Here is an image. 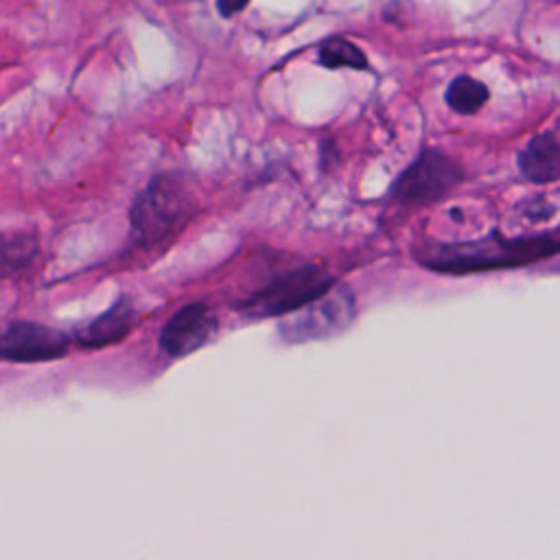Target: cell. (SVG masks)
<instances>
[{
    "instance_id": "obj_1",
    "label": "cell",
    "mask_w": 560,
    "mask_h": 560,
    "mask_svg": "<svg viewBox=\"0 0 560 560\" xmlns=\"http://www.w3.org/2000/svg\"><path fill=\"white\" fill-rule=\"evenodd\" d=\"M560 241L556 232H542L532 236L508 238L492 232L479 241L466 243H433L422 247L416 258L431 271L466 276L492 269H512L532 265L556 256Z\"/></svg>"
},
{
    "instance_id": "obj_2",
    "label": "cell",
    "mask_w": 560,
    "mask_h": 560,
    "mask_svg": "<svg viewBox=\"0 0 560 560\" xmlns=\"http://www.w3.org/2000/svg\"><path fill=\"white\" fill-rule=\"evenodd\" d=\"M192 206V195L179 175L153 177L131 206L129 217L136 243L151 247L171 238L190 219Z\"/></svg>"
},
{
    "instance_id": "obj_3",
    "label": "cell",
    "mask_w": 560,
    "mask_h": 560,
    "mask_svg": "<svg viewBox=\"0 0 560 560\" xmlns=\"http://www.w3.org/2000/svg\"><path fill=\"white\" fill-rule=\"evenodd\" d=\"M332 284L335 278L322 265H302L276 276L238 308L249 317H284L326 293Z\"/></svg>"
},
{
    "instance_id": "obj_4",
    "label": "cell",
    "mask_w": 560,
    "mask_h": 560,
    "mask_svg": "<svg viewBox=\"0 0 560 560\" xmlns=\"http://www.w3.org/2000/svg\"><path fill=\"white\" fill-rule=\"evenodd\" d=\"M278 328L289 343H304L311 339H326L346 330L354 319V298L348 287H330L326 293L308 302Z\"/></svg>"
},
{
    "instance_id": "obj_5",
    "label": "cell",
    "mask_w": 560,
    "mask_h": 560,
    "mask_svg": "<svg viewBox=\"0 0 560 560\" xmlns=\"http://www.w3.org/2000/svg\"><path fill=\"white\" fill-rule=\"evenodd\" d=\"M462 182L459 164L438 149L422 151L394 182L392 199L400 206H429Z\"/></svg>"
},
{
    "instance_id": "obj_6",
    "label": "cell",
    "mask_w": 560,
    "mask_h": 560,
    "mask_svg": "<svg viewBox=\"0 0 560 560\" xmlns=\"http://www.w3.org/2000/svg\"><path fill=\"white\" fill-rule=\"evenodd\" d=\"M68 346V335L39 322H11L0 330V359L13 363L55 361Z\"/></svg>"
},
{
    "instance_id": "obj_7",
    "label": "cell",
    "mask_w": 560,
    "mask_h": 560,
    "mask_svg": "<svg viewBox=\"0 0 560 560\" xmlns=\"http://www.w3.org/2000/svg\"><path fill=\"white\" fill-rule=\"evenodd\" d=\"M219 319L214 311L201 302L184 304L173 313L160 330L158 343L164 354L179 359L190 352H197L217 337Z\"/></svg>"
},
{
    "instance_id": "obj_8",
    "label": "cell",
    "mask_w": 560,
    "mask_h": 560,
    "mask_svg": "<svg viewBox=\"0 0 560 560\" xmlns=\"http://www.w3.org/2000/svg\"><path fill=\"white\" fill-rule=\"evenodd\" d=\"M136 322L133 304L127 295H120L107 311L83 324L74 332V341L83 348H105L122 341Z\"/></svg>"
},
{
    "instance_id": "obj_9",
    "label": "cell",
    "mask_w": 560,
    "mask_h": 560,
    "mask_svg": "<svg viewBox=\"0 0 560 560\" xmlns=\"http://www.w3.org/2000/svg\"><path fill=\"white\" fill-rule=\"evenodd\" d=\"M518 171L534 184L556 182L560 175V144L556 133H540L518 153Z\"/></svg>"
},
{
    "instance_id": "obj_10",
    "label": "cell",
    "mask_w": 560,
    "mask_h": 560,
    "mask_svg": "<svg viewBox=\"0 0 560 560\" xmlns=\"http://www.w3.org/2000/svg\"><path fill=\"white\" fill-rule=\"evenodd\" d=\"M37 238L28 232H0V280L18 276L37 258Z\"/></svg>"
},
{
    "instance_id": "obj_11",
    "label": "cell",
    "mask_w": 560,
    "mask_h": 560,
    "mask_svg": "<svg viewBox=\"0 0 560 560\" xmlns=\"http://www.w3.org/2000/svg\"><path fill=\"white\" fill-rule=\"evenodd\" d=\"M488 96H490L488 88L481 81H477L472 77H466V74L455 77L448 83L446 94H444L448 107L455 109L457 114H475V112H479L483 107V103L488 101Z\"/></svg>"
},
{
    "instance_id": "obj_12",
    "label": "cell",
    "mask_w": 560,
    "mask_h": 560,
    "mask_svg": "<svg viewBox=\"0 0 560 560\" xmlns=\"http://www.w3.org/2000/svg\"><path fill=\"white\" fill-rule=\"evenodd\" d=\"M319 63L326 68H354L365 70L368 59L359 46L343 37H332L319 46Z\"/></svg>"
},
{
    "instance_id": "obj_13",
    "label": "cell",
    "mask_w": 560,
    "mask_h": 560,
    "mask_svg": "<svg viewBox=\"0 0 560 560\" xmlns=\"http://www.w3.org/2000/svg\"><path fill=\"white\" fill-rule=\"evenodd\" d=\"M249 0H217V9L223 18H232L247 7Z\"/></svg>"
}]
</instances>
